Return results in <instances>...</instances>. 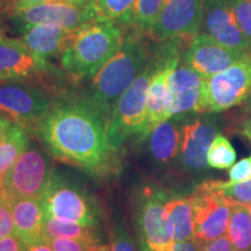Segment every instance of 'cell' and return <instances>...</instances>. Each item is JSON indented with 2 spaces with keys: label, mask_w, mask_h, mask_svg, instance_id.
I'll use <instances>...</instances> for the list:
<instances>
[{
  "label": "cell",
  "mask_w": 251,
  "mask_h": 251,
  "mask_svg": "<svg viewBox=\"0 0 251 251\" xmlns=\"http://www.w3.org/2000/svg\"><path fill=\"white\" fill-rule=\"evenodd\" d=\"M36 131L58 161L97 175L112 169L117 149L109 142L107 121L89 100L55 101Z\"/></svg>",
  "instance_id": "1"
},
{
  "label": "cell",
  "mask_w": 251,
  "mask_h": 251,
  "mask_svg": "<svg viewBox=\"0 0 251 251\" xmlns=\"http://www.w3.org/2000/svg\"><path fill=\"white\" fill-rule=\"evenodd\" d=\"M200 30L228 48L251 54V42L238 26L230 0H207Z\"/></svg>",
  "instance_id": "13"
},
{
  "label": "cell",
  "mask_w": 251,
  "mask_h": 251,
  "mask_svg": "<svg viewBox=\"0 0 251 251\" xmlns=\"http://www.w3.org/2000/svg\"><path fill=\"white\" fill-rule=\"evenodd\" d=\"M72 33L74 30L56 25H35L24 28L20 40L34 55L47 61L49 57L62 54Z\"/></svg>",
  "instance_id": "19"
},
{
  "label": "cell",
  "mask_w": 251,
  "mask_h": 251,
  "mask_svg": "<svg viewBox=\"0 0 251 251\" xmlns=\"http://www.w3.org/2000/svg\"><path fill=\"white\" fill-rule=\"evenodd\" d=\"M14 234L27 247L45 240L46 213L41 200L18 199L11 202Z\"/></svg>",
  "instance_id": "20"
},
{
  "label": "cell",
  "mask_w": 251,
  "mask_h": 251,
  "mask_svg": "<svg viewBox=\"0 0 251 251\" xmlns=\"http://www.w3.org/2000/svg\"><path fill=\"white\" fill-rule=\"evenodd\" d=\"M179 41H164V45L153 52L146 68L115 101L107 120L108 139L114 149H118L130 136H139L140 139L149 136L147 129V93L150 81L172 55L178 54Z\"/></svg>",
  "instance_id": "2"
},
{
  "label": "cell",
  "mask_w": 251,
  "mask_h": 251,
  "mask_svg": "<svg viewBox=\"0 0 251 251\" xmlns=\"http://www.w3.org/2000/svg\"><path fill=\"white\" fill-rule=\"evenodd\" d=\"M97 17L96 0H54L15 12L9 18H13L21 29L50 24L75 30Z\"/></svg>",
  "instance_id": "10"
},
{
  "label": "cell",
  "mask_w": 251,
  "mask_h": 251,
  "mask_svg": "<svg viewBox=\"0 0 251 251\" xmlns=\"http://www.w3.org/2000/svg\"><path fill=\"white\" fill-rule=\"evenodd\" d=\"M170 251H200V243L196 238L185 242H177L174 243Z\"/></svg>",
  "instance_id": "38"
},
{
  "label": "cell",
  "mask_w": 251,
  "mask_h": 251,
  "mask_svg": "<svg viewBox=\"0 0 251 251\" xmlns=\"http://www.w3.org/2000/svg\"><path fill=\"white\" fill-rule=\"evenodd\" d=\"M203 84L205 78L179 63L170 77V117L203 113Z\"/></svg>",
  "instance_id": "16"
},
{
  "label": "cell",
  "mask_w": 251,
  "mask_h": 251,
  "mask_svg": "<svg viewBox=\"0 0 251 251\" xmlns=\"http://www.w3.org/2000/svg\"><path fill=\"white\" fill-rule=\"evenodd\" d=\"M2 12H1V9H0V34L2 33V28H1V18H2Z\"/></svg>",
  "instance_id": "43"
},
{
  "label": "cell",
  "mask_w": 251,
  "mask_h": 251,
  "mask_svg": "<svg viewBox=\"0 0 251 251\" xmlns=\"http://www.w3.org/2000/svg\"><path fill=\"white\" fill-rule=\"evenodd\" d=\"M50 159L40 149H27L0 178V194L9 202L18 199L41 200L52 179Z\"/></svg>",
  "instance_id": "5"
},
{
  "label": "cell",
  "mask_w": 251,
  "mask_h": 251,
  "mask_svg": "<svg viewBox=\"0 0 251 251\" xmlns=\"http://www.w3.org/2000/svg\"><path fill=\"white\" fill-rule=\"evenodd\" d=\"M224 191L226 197L231 201L251 206V179L231 185H228L225 181Z\"/></svg>",
  "instance_id": "31"
},
{
  "label": "cell",
  "mask_w": 251,
  "mask_h": 251,
  "mask_svg": "<svg viewBox=\"0 0 251 251\" xmlns=\"http://www.w3.org/2000/svg\"><path fill=\"white\" fill-rule=\"evenodd\" d=\"M0 251H28V247L17 235L0 238Z\"/></svg>",
  "instance_id": "37"
},
{
  "label": "cell",
  "mask_w": 251,
  "mask_h": 251,
  "mask_svg": "<svg viewBox=\"0 0 251 251\" xmlns=\"http://www.w3.org/2000/svg\"><path fill=\"white\" fill-rule=\"evenodd\" d=\"M55 237L75 238L87 242H100L96 228L85 227L79 224L56 218H47L45 224V238L51 240Z\"/></svg>",
  "instance_id": "26"
},
{
  "label": "cell",
  "mask_w": 251,
  "mask_h": 251,
  "mask_svg": "<svg viewBox=\"0 0 251 251\" xmlns=\"http://www.w3.org/2000/svg\"><path fill=\"white\" fill-rule=\"evenodd\" d=\"M11 119L8 117H5V115L0 114V142L5 139V136L7 135L9 128L12 127Z\"/></svg>",
  "instance_id": "41"
},
{
  "label": "cell",
  "mask_w": 251,
  "mask_h": 251,
  "mask_svg": "<svg viewBox=\"0 0 251 251\" xmlns=\"http://www.w3.org/2000/svg\"><path fill=\"white\" fill-rule=\"evenodd\" d=\"M243 55L246 54L221 45L207 34L198 33L190 41L184 61L202 78H209L226 70Z\"/></svg>",
  "instance_id": "14"
},
{
  "label": "cell",
  "mask_w": 251,
  "mask_h": 251,
  "mask_svg": "<svg viewBox=\"0 0 251 251\" xmlns=\"http://www.w3.org/2000/svg\"><path fill=\"white\" fill-rule=\"evenodd\" d=\"M249 251H251V249H250V250H249Z\"/></svg>",
  "instance_id": "45"
},
{
  "label": "cell",
  "mask_w": 251,
  "mask_h": 251,
  "mask_svg": "<svg viewBox=\"0 0 251 251\" xmlns=\"http://www.w3.org/2000/svg\"><path fill=\"white\" fill-rule=\"evenodd\" d=\"M236 151L225 135L218 134L207 151V164L213 169L226 170L236 162Z\"/></svg>",
  "instance_id": "27"
},
{
  "label": "cell",
  "mask_w": 251,
  "mask_h": 251,
  "mask_svg": "<svg viewBox=\"0 0 251 251\" xmlns=\"http://www.w3.org/2000/svg\"><path fill=\"white\" fill-rule=\"evenodd\" d=\"M248 208H249V212H250V216H251V206H248Z\"/></svg>",
  "instance_id": "44"
},
{
  "label": "cell",
  "mask_w": 251,
  "mask_h": 251,
  "mask_svg": "<svg viewBox=\"0 0 251 251\" xmlns=\"http://www.w3.org/2000/svg\"><path fill=\"white\" fill-rule=\"evenodd\" d=\"M165 196L158 191H143L137 213L141 243L144 251H170L174 235L165 211Z\"/></svg>",
  "instance_id": "12"
},
{
  "label": "cell",
  "mask_w": 251,
  "mask_h": 251,
  "mask_svg": "<svg viewBox=\"0 0 251 251\" xmlns=\"http://www.w3.org/2000/svg\"><path fill=\"white\" fill-rule=\"evenodd\" d=\"M224 184V180L202 181L188 197L194 213V238L200 244L211 242L227 233L230 203L225 194Z\"/></svg>",
  "instance_id": "7"
},
{
  "label": "cell",
  "mask_w": 251,
  "mask_h": 251,
  "mask_svg": "<svg viewBox=\"0 0 251 251\" xmlns=\"http://www.w3.org/2000/svg\"><path fill=\"white\" fill-rule=\"evenodd\" d=\"M238 26L251 42V0H230Z\"/></svg>",
  "instance_id": "30"
},
{
  "label": "cell",
  "mask_w": 251,
  "mask_h": 251,
  "mask_svg": "<svg viewBox=\"0 0 251 251\" xmlns=\"http://www.w3.org/2000/svg\"><path fill=\"white\" fill-rule=\"evenodd\" d=\"M28 251H54L48 240H42L28 247Z\"/></svg>",
  "instance_id": "42"
},
{
  "label": "cell",
  "mask_w": 251,
  "mask_h": 251,
  "mask_svg": "<svg viewBox=\"0 0 251 251\" xmlns=\"http://www.w3.org/2000/svg\"><path fill=\"white\" fill-rule=\"evenodd\" d=\"M47 68V61L34 55L23 41L0 34V81L27 79Z\"/></svg>",
  "instance_id": "15"
},
{
  "label": "cell",
  "mask_w": 251,
  "mask_h": 251,
  "mask_svg": "<svg viewBox=\"0 0 251 251\" xmlns=\"http://www.w3.org/2000/svg\"><path fill=\"white\" fill-rule=\"evenodd\" d=\"M18 0H0V9L2 14L11 17L15 12V5Z\"/></svg>",
  "instance_id": "40"
},
{
  "label": "cell",
  "mask_w": 251,
  "mask_h": 251,
  "mask_svg": "<svg viewBox=\"0 0 251 251\" xmlns=\"http://www.w3.org/2000/svg\"><path fill=\"white\" fill-rule=\"evenodd\" d=\"M219 134L213 119L198 118L188 122L180 130V155L184 165L192 170L207 168V151Z\"/></svg>",
  "instance_id": "17"
},
{
  "label": "cell",
  "mask_w": 251,
  "mask_h": 251,
  "mask_svg": "<svg viewBox=\"0 0 251 251\" xmlns=\"http://www.w3.org/2000/svg\"><path fill=\"white\" fill-rule=\"evenodd\" d=\"M249 179H251V156L241 159L229 169V180L226 183L231 185Z\"/></svg>",
  "instance_id": "33"
},
{
  "label": "cell",
  "mask_w": 251,
  "mask_h": 251,
  "mask_svg": "<svg viewBox=\"0 0 251 251\" xmlns=\"http://www.w3.org/2000/svg\"><path fill=\"white\" fill-rule=\"evenodd\" d=\"M207 0H166L149 36L157 41L192 39L200 30Z\"/></svg>",
  "instance_id": "11"
},
{
  "label": "cell",
  "mask_w": 251,
  "mask_h": 251,
  "mask_svg": "<svg viewBox=\"0 0 251 251\" xmlns=\"http://www.w3.org/2000/svg\"><path fill=\"white\" fill-rule=\"evenodd\" d=\"M200 251H234V248L227 235H224L211 242L200 244Z\"/></svg>",
  "instance_id": "35"
},
{
  "label": "cell",
  "mask_w": 251,
  "mask_h": 251,
  "mask_svg": "<svg viewBox=\"0 0 251 251\" xmlns=\"http://www.w3.org/2000/svg\"><path fill=\"white\" fill-rule=\"evenodd\" d=\"M49 1H54V0H18L17 5H15V12L23 11V9L33 7V6H36V5L45 4V2H49Z\"/></svg>",
  "instance_id": "39"
},
{
  "label": "cell",
  "mask_w": 251,
  "mask_h": 251,
  "mask_svg": "<svg viewBox=\"0 0 251 251\" xmlns=\"http://www.w3.org/2000/svg\"><path fill=\"white\" fill-rule=\"evenodd\" d=\"M165 1L166 0H136L130 11L119 20L125 26L133 28L135 33L149 35Z\"/></svg>",
  "instance_id": "24"
},
{
  "label": "cell",
  "mask_w": 251,
  "mask_h": 251,
  "mask_svg": "<svg viewBox=\"0 0 251 251\" xmlns=\"http://www.w3.org/2000/svg\"><path fill=\"white\" fill-rule=\"evenodd\" d=\"M149 144L156 161L170 162L177 157L180 150V130L174 121L166 120L151 131Z\"/></svg>",
  "instance_id": "22"
},
{
  "label": "cell",
  "mask_w": 251,
  "mask_h": 251,
  "mask_svg": "<svg viewBox=\"0 0 251 251\" xmlns=\"http://www.w3.org/2000/svg\"><path fill=\"white\" fill-rule=\"evenodd\" d=\"M136 0H96L98 17L103 20H115L129 12Z\"/></svg>",
  "instance_id": "29"
},
{
  "label": "cell",
  "mask_w": 251,
  "mask_h": 251,
  "mask_svg": "<svg viewBox=\"0 0 251 251\" xmlns=\"http://www.w3.org/2000/svg\"><path fill=\"white\" fill-rule=\"evenodd\" d=\"M111 251H137L133 238L121 226H117L113 230Z\"/></svg>",
  "instance_id": "34"
},
{
  "label": "cell",
  "mask_w": 251,
  "mask_h": 251,
  "mask_svg": "<svg viewBox=\"0 0 251 251\" xmlns=\"http://www.w3.org/2000/svg\"><path fill=\"white\" fill-rule=\"evenodd\" d=\"M179 63V54L172 55L150 81L147 93V129L149 135L155 127L171 118L170 77Z\"/></svg>",
  "instance_id": "18"
},
{
  "label": "cell",
  "mask_w": 251,
  "mask_h": 251,
  "mask_svg": "<svg viewBox=\"0 0 251 251\" xmlns=\"http://www.w3.org/2000/svg\"><path fill=\"white\" fill-rule=\"evenodd\" d=\"M47 218H56L96 228L99 224L98 202L83 187L61 176H52L45 196L41 199Z\"/></svg>",
  "instance_id": "6"
},
{
  "label": "cell",
  "mask_w": 251,
  "mask_h": 251,
  "mask_svg": "<svg viewBox=\"0 0 251 251\" xmlns=\"http://www.w3.org/2000/svg\"><path fill=\"white\" fill-rule=\"evenodd\" d=\"M243 106L240 118V131L251 141V97Z\"/></svg>",
  "instance_id": "36"
},
{
  "label": "cell",
  "mask_w": 251,
  "mask_h": 251,
  "mask_svg": "<svg viewBox=\"0 0 251 251\" xmlns=\"http://www.w3.org/2000/svg\"><path fill=\"white\" fill-rule=\"evenodd\" d=\"M52 103L49 92L24 79L0 81V113L25 129H37Z\"/></svg>",
  "instance_id": "9"
},
{
  "label": "cell",
  "mask_w": 251,
  "mask_h": 251,
  "mask_svg": "<svg viewBox=\"0 0 251 251\" xmlns=\"http://www.w3.org/2000/svg\"><path fill=\"white\" fill-rule=\"evenodd\" d=\"M141 34L125 37L121 48L93 77L89 101L108 120L114 103L141 71L146 68L153 52L142 40Z\"/></svg>",
  "instance_id": "4"
},
{
  "label": "cell",
  "mask_w": 251,
  "mask_h": 251,
  "mask_svg": "<svg viewBox=\"0 0 251 251\" xmlns=\"http://www.w3.org/2000/svg\"><path fill=\"white\" fill-rule=\"evenodd\" d=\"M14 234V221L11 202L0 194V238Z\"/></svg>",
  "instance_id": "32"
},
{
  "label": "cell",
  "mask_w": 251,
  "mask_h": 251,
  "mask_svg": "<svg viewBox=\"0 0 251 251\" xmlns=\"http://www.w3.org/2000/svg\"><path fill=\"white\" fill-rule=\"evenodd\" d=\"M165 211L172 228L174 242L194 240L196 226H194V213L190 198L175 197L166 200Z\"/></svg>",
  "instance_id": "21"
},
{
  "label": "cell",
  "mask_w": 251,
  "mask_h": 251,
  "mask_svg": "<svg viewBox=\"0 0 251 251\" xmlns=\"http://www.w3.org/2000/svg\"><path fill=\"white\" fill-rule=\"evenodd\" d=\"M124 39L113 20L93 19L74 30L62 52V67L76 81L94 77L119 51Z\"/></svg>",
  "instance_id": "3"
},
{
  "label": "cell",
  "mask_w": 251,
  "mask_h": 251,
  "mask_svg": "<svg viewBox=\"0 0 251 251\" xmlns=\"http://www.w3.org/2000/svg\"><path fill=\"white\" fill-rule=\"evenodd\" d=\"M48 241L54 251H111V246L101 242H87L67 237H55Z\"/></svg>",
  "instance_id": "28"
},
{
  "label": "cell",
  "mask_w": 251,
  "mask_h": 251,
  "mask_svg": "<svg viewBox=\"0 0 251 251\" xmlns=\"http://www.w3.org/2000/svg\"><path fill=\"white\" fill-rule=\"evenodd\" d=\"M29 144L27 129L17 124L12 125L5 139L0 142V178L15 164Z\"/></svg>",
  "instance_id": "25"
},
{
  "label": "cell",
  "mask_w": 251,
  "mask_h": 251,
  "mask_svg": "<svg viewBox=\"0 0 251 251\" xmlns=\"http://www.w3.org/2000/svg\"><path fill=\"white\" fill-rule=\"evenodd\" d=\"M251 97V54L226 70L205 78L203 113H220L242 105Z\"/></svg>",
  "instance_id": "8"
},
{
  "label": "cell",
  "mask_w": 251,
  "mask_h": 251,
  "mask_svg": "<svg viewBox=\"0 0 251 251\" xmlns=\"http://www.w3.org/2000/svg\"><path fill=\"white\" fill-rule=\"evenodd\" d=\"M230 213L227 227L229 241L234 251H249L251 249V216L248 206L229 200Z\"/></svg>",
  "instance_id": "23"
}]
</instances>
